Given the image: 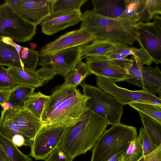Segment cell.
I'll return each mask as SVG.
<instances>
[{"label": "cell", "instance_id": "obj_1", "mask_svg": "<svg viewBox=\"0 0 161 161\" xmlns=\"http://www.w3.org/2000/svg\"><path fill=\"white\" fill-rule=\"evenodd\" d=\"M89 98L77 87L54 88L46 105L41 120L43 126L68 127L77 122L86 109Z\"/></svg>", "mask_w": 161, "mask_h": 161}, {"label": "cell", "instance_id": "obj_2", "mask_svg": "<svg viewBox=\"0 0 161 161\" xmlns=\"http://www.w3.org/2000/svg\"><path fill=\"white\" fill-rule=\"evenodd\" d=\"M109 125L107 116L86 108L79 121L66 128L58 147L73 160L91 149Z\"/></svg>", "mask_w": 161, "mask_h": 161}, {"label": "cell", "instance_id": "obj_3", "mask_svg": "<svg viewBox=\"0 0 161 161\" xmlns=\"http://www.w3.org/2000/svg\"><path fill=\"white\" fill-rule=\"evenodd\" d=\"M80 29L93 35L95 40L132 45L136 41L134 35L138 23L102 16L92 9L82 14Z\"/></svg>", "mask_w": 161, "mask_h": 161}, {"label": "cell", "instance_id": "obj_4", "mask_svg": "<svg viewBox=\"0 0 161 161\" xmlns=\"http://www.w3.org/2000/svg\"><path fill=\"white\" fill-rule=\"evenodd\" d=\"M137 136L136 128L120 123L112 125L99 137L92 150L91 161H107L115 154H122Z\"/></svg>", "mask_w": 161, "mask_h": 161}, {"label": "cell", "instance_id": "obj_5", "mask_svg": "<svg viewBox=\"0 0 161 161\" xmlns=\"http://www.w3.org/2000/svg\"><path fill=\"white\" fill-rule=\"evenodd\" d=\"M82 58L80 46L40 56L38 64L42 67L36 72L45 81L52 79L57 75L64 77L72 69L77 62Z\"/></svg>", "mask_w": 161, "mask_h": 161}, {"label": "cell", "instance_id": "obj_6", "mask_svg": "<svg viewBox=\"0 0 161 161\" xmlns=\"http://www.w3.org/2000/svg\"><path fill=\"white\" fill-rule=\"evenodd\" d=\"M83 94L89 97L86 103V107L97 115L107 116L110 125L120 123L123 114V104L115 98L99 87L83 82Z\"/></svg>", "mask_w": 161, "mask_h": 161}, {"label": "cell", "instance_id": "obj_7", "mask_svg": "<svg viewBox=\"0 0 161 161\" xmlns=\"http://www.w3.org/2000/svg\"><path fill=\"white\" fill-rule=\"evenodd\" d=\"M36 30V26L22 18L9 4H0V39L8 37L16 42H26L33 39Z\"/></svg>", "mask_w": 161, "mask_h": 161}, {"label": "cell", "instance_id": "obj_8", "mask_svg": "<svg viewBox=\"0 0 161 161\" xmlns=\"http://www.w3.org/2000/svg\"><path fill=\"white\" fill-rule=\"evenodd\" d=\"M123 68L132 77L125 81L130 84L142 88V89L153 95H161V72L157 65L156 67L145 66L132 55L126 58Z\"/></svg>", "mask_w": 161, "mask_h": 161}, {"label": "cell", "instance_id": "obj_9", "mask_svg": "<svg viewBox=\"0 0 161 161\" xmlns=\"http://www.w3.org/2000/svg\"><path fill=\"white\" fill-rule=\"evenodd\" d=\"M152 22L138 23L134 35L136 41L157 65L161 63V18L154 16Z\"/></svg>", "mask_w": 161, "mask_h": 161}, {"label": "cell", "instance_id": "obj_10", "mask_svg": "<svg viewBox=\"0 0 161 161\" xmlns=\"http://www.w3.org/2000/svg\"><path fill=\"white\" fill-rule=\"evenodd\" d=\"M97 86L114 97L123 105L132 102H141L161 105V99L142 89L131 91L118 86L115 82L105 78L97 77Z\"/></svg>", "mask_w": 161, "mask_h": 161}, {"label": "cell", "instance_id": "obj_11", "mask_svg": "<svg viewBox=\"0 0 161 161\" xmlns=\"http://www.w3.org/2000/svg\"><path fill=\"white\" fill-rule=\"evenodd\" d=\"M66 127L43 126L30 146V155L36 160H44L58 147Z\"/></svg>", "mask_w": 161, "mask_h": 161}, {"label": "cell", "instance_id": "obj_12", "mask_svg": "<svg viewBox=\"0 0 161 161\" xmlns=\"http://www.w3.org/2000/svg\"><path fill=\"white\" fill-rule=\"evenodd\" d=\"M53 0H6L22 18L36 26L51 15Z\"/></svg>", "mask_w": 161, "mask_h": 161}, {"label": "cell", "instance_id": "obj_13", "mask_svg": "<svg viewBox=\"0 0 161 161\" xmlns=\"http://www.w3.org/2000/svg\"><path fill=\"white\" fill-rule=\"evenodd\" d=\"M95 39L93 35L83 30L69 31L43 46L39 52V55L51 54L70 47L87 44Z\"/></svg>", "mask_w": 161, "mask_h": 161}, {"label": "cell", "instance_id": "obj_14", "mask_svg": "<svg viewBox=\"0 0 161 161\" xmlns=\"http://www.w3.org/2000/svg\"><path fill=\"white\" fill-rule=\"evenodd\" d=\"M86 64L91 73L115 82L125 81L132 78L123 67L105 58L96 56L85 57Z\"/></svg>", "mask_w": 161, "mask_h": 161}, {"label": "cell", "instance_id": "obj_15", "mask_svg": "<svg viewBox=\"0 0 161 161\" xmlns=\"http://www.w3.org/2000/svg\"><path fill=\"white\" fill-rule=\"evenodd\" d=\"M13 120L29 146L43 127L41 120L36 117L23 106L9 108Z\"/></svg>", "mask_w": 161, "mask_h": 161}, {"label": "cell", "instance_id": "obj_16", "mask_svg": "<svg viewBox=\"0 0 161 161\" xmlns=\"http://www.w3.org/2000/svg\"><path fill=\"white\" fill-rule=\"evenodd\" d=\"M82 15L80 10L51 15L41 23L42 32L47 36L53 35L81 21Z\"/></svg>", "mask_w": 161, "mask_h": 161}, {"label": "cell", "instance_id": "obj_17", "mask_svg": "<svg viewBox=\"0 0 161 161\" xmlns=\"http://www.w3.org/2000/svg\"><path fill=\"white\" fill-rule=\"evenodd\" d=\"M93 9L105 17L118 19L124 12L125 0H92Z\"/></svg>", "mask_w": 161, "mask_h": 161}, {"label": "cell", "instance_id": "obj_18", "mask_svg": "<svg viewBox=\"0 0 161 161\" xmlns=\"http://www.w3.org/2000/svg\"><path fill=\"white\" fill-rule=\"evenodd\" d=\"M7 69L17 85H24L36 88L42 86L45 83L36 71L12 67H8Z\"/></svg>", "mask_w": 161, "mask_h": 161}, {"label": "cell", "instance_id": "obj_19", "mask_svg": "<svg viewBox=\"0 0 161 161\" xmlns=\"http://www.w3.org/2000/svg\"><path fill=\"white\" fill-rule=\"evenodd\" d=\"M146 0H125L124 12L118 19L136 23L146 22L144 9Z\"/></svg>", "mask_w": 161, "mask_h": 161}, {"label": "cell", "instance_id": "obj_20", "mask_svg": "<svg viewBox=\"0 0 161 161\" xmlns=\"http://www.w3.org/2000/svg\"><path fill=\"white\" fill-rule=\"evenodd\" d=\"M0 133L13 143L23 137L13 120L9 108L7 110L2 109L1 111Z\"/></svg>", "mask_w": 161, "mask_h": 161}, {"label": "cell", "instance_id": "obj_21", "mask_svg": "<svg viewBox=\"0 0 161 161\" xmlns=\"http://www.w3.org/2000/svg\"><path fill=\"white\" fill-rule=\"evenodd\" d=\"M91 43L80 46L82 58L88 56L104 58L115 48V42L108 41L94 40Z\"/></svg>", "mask_w": 161, "mask_h": 161}, {"label": "cell", "instance_id": "obj_22", "mask_svg": "<svg viewBox=\"0 0 161 161\" xmlns=\"http://www.w3.org/2000/svg\"><path fill=\"white\" fill-rule=\"evenodd\" d=\"M79 59L72 69L64 77V82L61 85L64 87H77L86 77L92 74L85 63Z\"/></svg>", "mask_w": 161, "mask_h": 161}, {"label": "cell", "instance_id": "obj_23", "mask_svg": "<svg viewBox=\"0 0 161 161\" xmlns=\"http://www.w3.org/2000/svg\"><path fill=\"white\" fill-rule=\"evenodd\" d=\"M0 65L20 68L24 70L21 53L13 47L3 42L0 39Z\"/></svg>", "mask_w": 161, "mask_h": 161}, {"label": "cell", "instance_id": "obj_24", "mask_svg": "<svg viewBox=\"0 0 161 161\" xmlns=\"http://www.w3.org/2000/svg\"><path fill=\"white\" fill-rule=\"evenodd\" d=\"M49 98L40 92H34L24 102L23 106L41 120L45 106Z\"/></svg>", "mask_w": 161, "mask_h": 161}, {"label": "cell", "instance_id": "obj_25", "mask_svg": "<svg viewBox=\"0 0 161 161\" xmlns=\"http://www.w3.org/2000/svg\"><path fill=\"white\" fill-rule=\"evenodd\" d=\"M0 146L8 161H32L29 155L23 153L11 141L0 133Z\"/></svg>", "mask_w": 161, "mask_h": 161}, {"label": "cell", "instance_id": "obj_26", "mask_svg": "<svg viewBox=\"0 0 161 161\" xmlns=\"http://www.w3.org/2000/svg\"><path fill=\"white\" fill-rule=\"evenodd\" d=\"M138 112L144 128L158 147L161 144V123L141 112Z\"/></svg>", "mask_w": 161, "mask_h": 161}, {"label": "cell", "instance_id": "obj_27", "mask_svg": "<svg viewBox=\"0 0 161 161\" xmlns=\"http://www.w3.org/2000/svg\"><path fill=\"white\" fill-rule=\"evenodd\" d=\"M35 88L24 85H17L12 89L7 102L10 107L23 106L24 102L34 92Z\"/></svg>", "mask_w": 161, "mask_h": 161}, {"label": "cell", "instance_id": "obj_28", "mask_svg": "<svg viewBox=\"0 0 161 161\" xmlns=\"http://www.w3.org/2000/svg\"><path fill=\"white\" fill-rule=\"evenodd\" d=\"M88 0H53L51 15L76 10H80L81 6Z\"/></svg>", "mask_w": 161, "mask_h": 161}, {"label": "cell", "instance_id": "obj_29", "mask_svg": "<svg viewBox=\"0 0 161 161\" xmlns=\"http://www.w3.org/2000/svg\"><path fill=\"white\" fill-rule=\"evenodd\" d=\"M129 105L137 111L142 112L161 123V105L141 102H132Z\"/></svg>", "mask_w": 161, "mask_h": 161}, {"label": "cell", "instance_id": "obj_30", "mask_svg": "<svg viewBox=\"0 0 161 161\" xmlns=\"http://www.w3.org/2000/svg\"><path fill=\"white\" fill-rule=\"evenodd\" d=\"M143 156L142 148L137 137L130 142L123 153V161H138Z\"/></svg>", "mask_w": 161, "mask_h": 161}, {"label": "cell", "instance_id": "obj_31", "mask_svg": "<svg viewBox=\"0 0 161 161\" xmlns=\"http://www.w3.org/2000/svg\"><path fill=\"white\" fill-rule=\"evenodd\" d=\"M137 138L142 148L143 156L149 154L158 147L144 127L140 128L139 133Z\"/></svg>", "mask_w": 161, "mask_h": 161}, {"label": "cell", "instance_id": "obj_32", "mask_svg": "<svg viewBox=\"0 0 161 161\" xmlns=\"http://www.w3.org/2000/svg\"><path fill=\"white\" fill-rule=\"evenodd\" d=\"M144 8L148 22L154 16L161 14V0H146Z\"/></svg>", "mask_w": 161, "mask_h": 161}, {"label": "cell", "instance_id": "obj_33", "mask_svg": "<svg viewBox=\"0 0 161 161\" xmlns=\"http://www.w3.org/2000/svg\"><path fill=\"white\" fill-rule=\"evenodd\" d=\"M17 85L7 69L0 65V89L12 88Z\"/></svg>", "mask_w": 161, "mask_h": 161}, {"label": "cell", "instance_id": "obj_34", "mask_svg": "<svg viewBox=\"0 0 161 161\" xmlns=\"http://www.w3.org/2000/svg\"><path fill=\"white\" fill-rule=\"evenodd\" d=\"M131 50L132 55L136 58L142 64L150 66L152 63L153 61L151 58L142 48L131 47Z\"/></svg>", "mask_w": 161, "mask_h": 161}, {"label": "cell", "instance_id": "obj_35", "mask_svg": "<svg viewBox=\"0 0 161 161\" xmlns=\"http://www.w3.org/2000/svg\"><path fill=\"white\" fill-rule=\"evenodd\" d=\"M43 160L45 161H72L58 147L55 149Z\"/></svg>", "mask_w": 161, "mask_h": 161}, {"label": "cell", "instance_id": "obj_36", "mask_svg": "<svg viewBox=\"0 0 161 161\" xmlns=\"http://www.w3.org/2000/svg\"><path fill=\"white\" fill-rule=\"evenodd\" d=\"M126 57L114 50L109 53L104 57L109 61L123 68V63L127 58Z\"/></svg>", "mask_w": 161, "mask_h": 161}, {"label": "cell", "instance_id": "obj_37", "mask_svg": "<svg viewBox=\"0 0 161 161\" xmlns=\"http://www.w3.org/2000/svg\"><path fill=\"white\" fill-rule=\"evenodd\" d=\"M138 161H161V144L153 152L143 156Z\"/></svg>", "mask_w": 161, "mask_h": 161}, {"label": "cell", "instance_id": "obj_38", "mask_svg": "<svg viewBox=\"0 0 161 161\" xmlns=\"http://www.w3.org/2000/svg\"><path fill=\"white\" fill-rule=\"evenodd\" d=\"M131 47L128 45L120 43H115L114 52L125 57L132 55Z\"/></svg>", "mask_w": 161, "mask_h": 161}, {"label": "cell", "instance_id": "obj_39", "mask_svg": "<svg viewBox=\"0 0 161 161\" xmlns=\"http://www.w3.org/2000/svg\"><path fill=\"white\" fill-rule=\"evenodd\" d=\"M13 88L0 89V106L3 103L7 102L9 95Z\"/></svg>", "mask_w": 161, "mask_h": 161}, {"label": "cell", "instance_id": "obj_40", "mask_svg": "<svg viewBox=\"0 0 161 161\" xmlns=\"http://www.w3.org/2000/svg\"><path fill=\"white\" fill-rule=\"evenodd\" d=\"M107 161H123L122 153L119 152L116 153Z\"/></svg>", "mask_w": 161, "mask_h": 161}, {"label": "cell", "instance_id": "obj_41", "mask_svg": "<svg viewBox=\"0 0 161 161\" xmlns=\"http://www.w3.org/2000/svg\"><path fill=\"white\" fill-rule=\"evenodd\" d=\"M2 41L4 43L14 48L15 47L16 44L11 39L8 37H3L1 39Z\"/></svg>", "mask_w": 161, "mask_h": 161}, {"label": "cell", "instance_id": "obj_42", "mask_svg": "<svg viewBox=\"0 0 161 161\" xmlns=\"http://www.w3.org/2000/svg\"><path fill=\"white\" fill-rule=\"evenodd\" d=\"M0 161H8L5 155V154L0 146Z\"/></svg>", "mask_w": 161, "mask_h": 161}, {"label": "cell", "instance_id": "obj_43", "mask_svg": "<svg viewBox=\"0 0 161 161\" xmlns=\"http://www.w3.org/2000/svg\"><path fill=\"white\" fill-rule=\"evenodd\" d=\"M1 106L3 108V109L7 110L10 107V104L7 102H5L2 103Z\"/></svg>", "mask_w": 161, "mask_h": 161}, {"label": "cell", "instance_id": "obj_44", "mask_svg": "<svg viewBox=\"0 0 161 161\" xmlns=\"http://www.w3.org/2000/svg\"><path fill=\"white\" fill-rule=\"evenodd\" d=\"M29 44L32 49L34 50V49H35L37 47V44L35 42H30L29 43Z\"/></svg>", "mask_w": 161, "mask_h": 161}]
</instances>
